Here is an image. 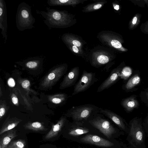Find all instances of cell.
Listing matches in <instances>:
<instances>
[{"label":"cell","instance_id":"1","mask_svg":"<svg viewBox=\"0 0 148 148\" xmlns=\"http://www.w3.org/2000/svg\"><path fill=\"white\" fill-rule=\"evenodd\" d=\"M47 11L36 10L45 19V23L49 28H64L75 24L77 21L74 16L66 10H59L47 7Z\"/></svg>","mask_w":148,"mask_h":148},{"label":"cell","instance_id":"2","mask_svg":"<svg viewBox=\"0 0 148 148\" xmlns=\"http://www.w3.org/2000/svg\"><path fill=\"white\" fill-rule=\"evenodd\" d=\"M100 108L92 104L72 107L65 115L71 117L73 121L85 123L95 114L99 113Z\"/></svg>","mask_w":148,"mask_h":148},{"label":"cell","instance_id":"3","mask_svg":"<svg viewBox=\"0 0 148 148\" xmlns=\"http://www.w3.org/2000/svg\"><path fill=\"white\" fill-rule=\"evenodd\" d=\"M35 19L32 16L31 7L25 2L18 5L16 16V23L18 29L23 31L34 27Z\"/></svg>","mask_w":148,"mask_h":148},{"label":"cell","instance_id":"4","mask_svg":"<svg viewBox=\"0 0 148 148\" xmlns=\"http://www.w3.org/2000/svg\"><path fill=\"white\" fill-rule=\"evenodd\" d=\"M97 38L103 44L118 51L126 52L128 49L123 45L124 41L120 34L110 31H102L97 35Z\"/></svg>","mask_w":148,"mask_h":148},{"label":"cell","instance_id":"5","mask_svg":"<svg viewBox=\"0 0 148 148\" xmlns=\"http://www.w3.org/2000/svg\"><path fill=\"white\" fill-rule=\"evenodd\" d=\"M101 114H97L90 118L88 123L109 139H111L116 132L115 127L111 123Z\"/></svg>","mask_w":148,"mask_h":148},{"label":"cell","instance_id":"6","mask_svg":"<svg viewBox=\"0 0 148 148\" xmlns=\"http://www.w3.org/2000/svg\"><path fill=\"white\" fill-rule=\"evenodd\" d=\"M90 56L91 65L97 68L110 62L115 58L114 54L110 51L101 47L94 49L91 51Z\"/></svg>","mask_w":148,"mask_h":148},{"label":"cell","instance_id":"7","mask_svg":"<svg viewBox=\"0 0 148 148\" xmlns=\"http://www.w3.org/2000/svg\"><path fill=\"white\" fill-rule=\"evenodd\" d=\"M85 123L73 121L69 125L66 131L68 138L73 141L78 142L85 135L88 134H93L95 128L90 124H85Z\"/></svg>","mask_w":148,"mask_h":148},{"label":"cell","instance_id":"8","mask_svg":"<svg viewBox=\"0 0 148 148\" xmlns=\"http://www.w3.org/2000/svg\"><path fill=\"white\" fill-rule=\"evenodd\" d=\"M98 80L95 73L84 70L80 79L74 86L72 95L86 91Z\"/></svg>","mask_w":148,"mask_h":148},{"label":"cell","instance_id":"9","mask_svg":"<svg viewBox=\"0 0 148 148\" xmlns=\"http://www.w3.org/2000/svg\"><path fill=\"white\" fill-rule=\"evenodd\" d=\"M125 65V64L123 62L116 68L113 69L108 77L98 87L97 92H101L109 88L115 84L120 77L121 71Z\"/></svg>","mask_w":148,"mask_h":148},{"label":"cell","instance_id":"10","mask_svg":"<svg viewBox=\"0 0 148 148\" xmlns=\"http://www.w3.org/2000/svg\"><path fill=\"white\" fill-rule=\"evenodd\" d=\"M68 66L64 64L58 66L45 78L42 85L44 87H48L56 82L64 75L67 70Z\"/></svg>","mask_w":148,"mask_h":148},{"label":"cell","instance_id":"11","mask_svg":"<svg viewBox=\"0 0 148 148\" xmlns=\"http://www.w3.org/2000/svg\"><path fill=\"white\" fill-rule=\"evenodd\" d=\"M78 142L93 145L104 148H110L114 145V143L110 141L92 134H86Z\"/></svg>","mask_w":148,"mask_h":148},{"label":"cell","instance_id":"12","mask_svg":"<svg viewBox=\"0 0 148 148\" xmlns=\"http://www.w3.org/2000/svg\"><path fill=\"white\" fill-rule=\"evenodd\" d=\"M129 135L136 144H140L143 142V132L141 125L136 119L133 120L131 123Z\"/></svg>","mask_w":148,"mask_h":148},{"label":"cell","instance_id":"13","mask_svg":"<svg viewBox=\"0 0 148 148\" xmlns=\"http://www.w3.org/2000/svg\"><path fill=\"white\" fill-rule=\"evenodd\" d=\"M7 8L4 0H0V29L5 44L7 39Z\"/></svg>","mask_w":148,"mask_h":148},{"label":"cell","instance_id":"14","mask_svg":"<svg viewBox=\"0 0 148 148\" xmlns=\"http://www.w3.org/2000/svg\"><path fill=\"white\" fill-rule=\"evenodd\" d=\"M79 73V67L76 66L72 68L64 77L60 88L63 89L74 85L78 79Z\"/></svg>","mask_w":148,"mask_h":148},{"label":"cell","instance_id":"15","mask_svg":"<svg viewBox=\"0 0 148 148\" xmlns=\"http://www.w3.org/2000/svg\"><path fill=\"white\" fill-rule=\"evenodd\" d=\"M61 39L66 45H72L76 46L82 49L84 45L86 43L80 37L71 33H65L63 34Z\"/></svg>","mask_w":148,"mask_h":148},{"label":"cell","instance_id":"16","mask_svg":"<svg viewBox=\"0 0 148 148\" xmlns=\"http://www.w3.org/2000/svg\"><path fill=\"white\" fill-rule=\"evenodd\" d=\"M99 113L107 116L122 130H125V125L123 119L115 113L108 109L100 108Z\"/></svg>","mask_w":148,"mask_h":148},{"label":"cell","instance_id":"17","mask_svg":"<svg viewBox=\"0 0 148 148\" xmlns=\"http://www.w3.org/2000/svg\"><path fill=\"white\" fill-rule=\"evenodd\" d=\"M66 120V116L62 117L57 123L52 125L51 129L45 136V138L49 140L57 136L63 129Z\"/></svg>","mask_w":148,"mask_h":148},{"label":"cell","instance_id":"18","mask_svg":"<svg viewBox=\"0 0 148 148\" xmlns=\"http://www.w3.org/2000/svg\"><path fill=\"white\" fill-rule=\"evenodd\" d=\"M2 134L0 138V146L1 148H7L12 140L18 135L16 130L14 128Z\"/></svg>","mask_w":148,"mask_h":148},{"label":"cell","instance_id":"19","mask_svg":"<svg viewBox=\"0 0 148 148\" xmlns=\"http://www.w3.org/2000/svg\"><path fill=\"white\" fill-rule=\"evenodd\" d=\"M87 0H48L47 3L50 6H71L73 7Z\"/></svg>","mask_w":148,"mask_h":148},{"label":"cell","instance_id":"20","mask_svg":"<svg viewBox=\"0 0 148 148\" xmlns=\"http://www.w3.org/2000/svg\"><path fill=\"white\" fill-rule=\"evenodd\" d=\"M121 104L125 110L127 112H130L139 106V103L136 97L132 96L123 99Z\"/></svg>","mask_w":148,"mask_h":148},{"label":"cell","instance_id":"21","mask_svg":"<svg viewBox=\"0 0 148 148\" xmlns=\"http://www.w3.org/2000/svg\"><path fill=\"white\" fill-rule=\"evenodd\" d=\"M21 121V120L16 118L6 120L0 129V135H1L4 132L14 129Z\"/></svg>","mask_w":148,"mask_h":148},{"label":"cell","instance_id":"22","mask_svg":"<svg viewBox=\"0 0 148 148\" xmlns=\"http://www.w3.org/2000/svg\"><path fill=\"white\" fill-rule=\"evenodd\" d=\"M105 0H99L95 2L89 4L83 8L82 10L84 12H90L95 11L101 8L105 4L107 3Z\"/></svg>","mask_w":148,"mask_h":148},{"label":"cell","instance_id":"23","mask_svg":"<svg viewBox=\"0 0 148 148\" xmlns=\"http://www.w3.org/2000/svg\"><path fill=\"white\" fill-rule=\"evenodd\" d=\"M141 79L138 74H136L132 77L123 87L126 91H130L133 89L140 82Z\"/></svg>","mask_w":148,"mask_h":148},{"label":"cell","instance_id":"24","mask_svg":"<svg viewBox=\"0 0 148 148\" xmlns=\"http://www.w3.org/2000/svg\"><path fill=\"white\" fill-rule=\"evenodd\" d=\"M24 127L26 129L34 132L45 131L47 129L42 123L38 122L27 123Z\"/></svg>","mask_w":148,"mask_h":148},{"label":"cell","instance_id":"25","mask_svg":"<svg viewBox=\"0 0 148 148\" xmlns=\"http://www.w3.org/2000/svg\"><path fill=\"white\" fill-rule=\"evenodd\" d=\"M42 59L39 57H34L29 58L23 62L25 66L30 69H35L38 67L41 64Z\"/></svg>","mask_w":148,"mask_h":148},{"label":"cell","instance_id":"26","mask_svg":"<svg viewBox=\"0 0 148 148\" xmlns=\"http://www.w3.org/2000/svg\"><path fill=\"white\" fill-rule=\"evenodd\" d=\"M141 16V14L139 13H136L133 16L129 23V30H133L137 27L140 23Z\"/></svg>","mask_w":148,"mask_h":148},{"label":"cell","instance_id":"27","mask_svg":"<svg viewBox=\"0 0 148 148\" xmlns=\"http://www.w3.org/2000/svg\"><path fill=\"white\" fill-rule=\"evenodd\" d=\"M26 142L25 140L19 139L12 141L7 148H25Z\"/></svg>","mask_w":148,"mask_h":148},{"label":"cell","instance_id":"28","mask_svg":"<svg viewBox=\"0 0 148 148\" xmlns=\"http://www.w3.org/2000/svg\"><path fill=\"white\" fill-rule=\"evenodd\" d=\"M66 45L74 55L81 57H83L84 56L83 49L74 45Z\"/></svg>","mask_w":148,"mask_h":148},{"label":"cell","instance_id":"29","mask_svg":"<svg viewBox=\"0 0 148 148\" xmlns=\"http://www.w3.org/2000/svg\"><path fill=\"white\" fill-rule=\"evenodd\" d=\"M67 95L65 94H60L54 95L52 98L51 101L56 104H59L63 102L66 100Z\"/></svg>","mask_w":148,"mask_h":148},{"label":"cell","instance_id":"30","mask_svg":"<svg viewBox=\"0 0 148 148\" xmlns=\"http://www.w3.org/2000/svg\"><path fill=\"white\" fill-rule=\"evenodd\" d=\"M140 29L143 33L148 34V20L141 24Z\"/></svg>","mask_w":148,"mask_h":148},{"label":"cell","instance_id":"31","mask_svg":"<svg viewBox=\"0 0 148 148\" xmlns=\"http://www.w3.org/2000/svg\"><path fill=\"white\" fill-rule=\"evenodd\" d=\"M141 97L143 101L148 106V91L142 92L141 93Z\"/></svg>","mask_w":148,"mask_h":148},{"label":"cell","instance_id":"32","mask_svg":"<svg viewBox=\"0 0 148 148\" xmlns=\"http://www.w3.org/2000/svg\"><path fill=\"white\" fill-rule=\"evenodd\" d=\"M30 84L29 81L27 80H26L23 81L22 84V86L24 88H26L29 87Z\"/></svg>","mask_w":148,"mask_h":148},{"label":"cell","instance_id":"33","mask_svg":"<svg viewBox=\"0 0 148 148\" xmlns=\"http://www.w3.org/2000/svg\"><path fill=\"white\" fill-rule=\"evenodd\" d=\"M8 85L10 87H13L15 85V82L14 79L12 78H10L8 81Z\"/></svg>","mask_w":148,"mask_h":148},{"label":"cell","instance_id":"34","mask_svg":"<svg viewBox=\"0 0 148 148\" xmlns=\"http://www.w3.org/2000/svg\"><path fill=\"white\" fill-rule=\"evenodd\" d=\"M13 103L15 105H17L18 103V100L17 98L14 95H13L12 98Z\"/></svg>","mask_w":148,"mask_h":148},{"label":"cell","instance_id":"35","mask_svg":"<svg viewBox=\"0 0 148 148\" xmlns=\"http://www.w3.org/2000/svg\"><path fill=\"white\" fill-rule=\"evenodd\" d=\"M5 112V109L3 108H1L0 109V118H1L4 116Z\"/></svg>","mask_w":148,"mask_h":148},{"label":"cell","instance_id":"36","mask_svg":"<svg viewBox=\"0 0 148 148\" xmlns=\"http://www.w3.org/2000/svg\"><path fill=\"white\" fill-rule=\"evenodd\" d=\"M114 8L115 10H118L120 8V6L118 4H116L115 5H114Z\"/></svg>","mask_w":148,"mask_h":148},{"label":"cell","instance_id":"37","mask_svg":"<svg viewBox=\"0 0 148 148\" xmlns=\"http://www.w3.org/2000/svg\"></svg>","mask_w":148,"mask_h":148}]
</instances>
